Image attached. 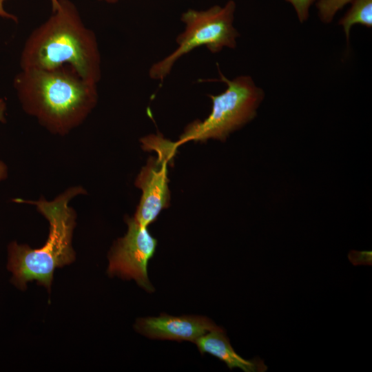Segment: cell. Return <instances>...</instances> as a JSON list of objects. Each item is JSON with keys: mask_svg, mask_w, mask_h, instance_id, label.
Returning <instances> with one entry per match:
<instances>
[{"mask_svg": "<svg viewBox=\"0 0 372 372\" xmlns=\"http://www.w3.org/2000/svg\"><path fill=\"white\" fill-rule=\"evenodd\" d=\"M6 104L3 99H0V121H4V111Z\"/></svg>", "mask_w": 372, "mask_h": 372, "instance_id": "14", "label": "cell"}, {"mask_svg": "<svg viewBox=\"0 0 372 372\" xmlns=\"http://www.w3.org/2000/svg\"><path fill=\"white\" fill-rule=\"evenodd\" d=\"M353 0H318L316 7L318 15L324 23H330L338 11Z\"/></svg>", "mask_w": 372, "mask_h": 372, "instance_id": "11", "label": "cell"}, {"mask_svg": "<svg viewBox=\"0 0 372 372\" xmlns=\"http://www.w3.org/2000/svg\"><path fill=\"white\" fill-rule=\"evenodd\" d=\"M100 1H105L107 3H114L116 2H117L118 0H100Z\"/></svg>", "mask_w": 372, "mask_h": 372, "instance_id": "17", "label": "cell"}, {"mask_svg": "<svg viewBox=\"0 0 372 372\" xmlns=\"http://www.w3.org/2000/svg\"><path fill=\"white\" fill-rule=\"evenodd\" d=\"M7 174V169L6 165L0 161V180L3 179Z\"/></svg>", "mask_w": 372, "mask_h": 372, "instance_id": "15", "label": "cell"}, {"mask_svg": "<svg viewBox=\"0 0 372 372\" xmlns=\"http://www.w3.org/2000/svg\"><path fill=\"white\" fill-rule=\"evenodd\" d=\"M135 327L137 331L152 339L192 342L209 331L222 329L204 316H172L166 313L140 318Z\"/></svg>", "mask_w": 372, "mask_h": 372, "instance_id": "8", "label": "cell"}, {"mask_svg": "<svg viewBox=\"0 0 372 372\" xmlns=\"http://www.w3.org/2000/svg\"><path fill=\"white\" fill-rule=\"evenodd\" d=\"M294 8L298 20L300 23L307 20L309 15V8L315 0H286Z\"/></svg>", "mask_w": 372, "mask_h": 372, "instance_id": "12", "label": "cell"}, {"mask_svg": "<svg viewBox=\"0 0 372 372\" xmlns=\"http://www.w3.org/2000/svg\"><path fill=\"white\" fill-rule=\"evenodd\" d=\"M20 64L21 70L69 66L96 84L101 76L96 35L83 24L70 0H59L52 16L32 31L25 43Z\"/></svg>", "mask_w": 372, "mask_h": 372, "instance_id": "2", "label": "cell"}, {"mask_svg": "<svg viewBox=\"0 0 372 372\" xmlns=\"http://www.w3.org/2000/svg\"><path fill=\"white\" fill-rule=\"evenodd\" d=\"M52 6V11L54 10L59 6V0H51Z\"/></svg>", "mask_w": 372, "mask_h": 372, "instance_id": "16", "label": "cell"}, {"mask_svg": "<svg viewBox=\"0 0 372 372\" xmlns=\"http://www.w3.org/2000/svg\"><path fill=\"white\" fill-rule=\"evenodd\" d=\"M3 1H4V0H0V17H6V18H8V19H13V20L16 21L17 18L14 15L7 12L4 10V8H3Z\"/></svg>", "mask_w": 372, "mask_h": 372, "instance_id": "13", "label": "cell"}, {"mask_svg": "<svg viewBox=\"0 0 372 372\" xmlns=\"http://www.w3.org/2000/svg\"><path fill=\"white\" fill-rule=\"evenodd\" d=\"M201 354H211L224 362L230 369L239 368L245 372H264L267 369L264 361L258 358L245 360L230 344L223 329L213 330L199 337L194 342Z\"/></svg>", "mask_w": 372, "mask_h": 372, "instance_id": "9", "label": "cell"}, {"mask_svg": "<svg viewBox=\"0 0 372 372\" xmlns=\"http://www.w3.org/2000/svg\"><path fill=\"white\" fill-rule=\"evenodd\" d=\"M175 149L169 145L156 149L158 157H150L136 177L135 185L142 190V196L134 218L144 227L154 222L169 205L167 166Z\"/></svg>", "mask_w": 372, "mask_h": 372, "instance_id": "7", "label": "cell"}, {"mask_svg": "<svg viewBox=\"0 0 372 372\" xmlns=\"http://www.w3.org/2000/svg\"><path fill=\"white\" fill-rule=\"evenodd\" d=\"M219 73L220 81L227 84V89L220 94L209 95L212 101L210 114L203 121L196 120L188 125L176 142L178 145L189 141L205 142L210 138L225 141L231 132L256 117L265 98L264 90L250 76L229 80Z\"/></svg>", "mask_w": 372, "mask_h": 372, "instance_id": "4", "label": "cell"}, {"mask_svg": "<svg viewBox=\"0 0 372 372\" xmlns=\"http://www.w3.org/2000/svg\"><path fill=\"white\" fill-rule=\"evenodd\" d=\"M235 10L236 3L230 0L223 7L214 6L203 11L189 9L184 12L181 21L185 29L176 39L178 47L152 66L150 77L163 81L180 57L200 46L205 45L212 53L219 52L224 47L235 48L239 37L233 25Z\"/></svg>", "mask_w": 372, "mask_h": 372, "instance_id": "5", "label": "cell"}, {"mask_svg": "<svg viewBox=\"0 0 372 372\" xmlns=\"http://www.w3.org/2000/svg\"><path fill=\"white\" fill-rule=\"evenodd\" d=\"M83 192L81 187H73L52 201L44 198L27 201L35 205L48 220L50 229L48 241L41 249H32L16 242L10 244L8 267L19 286L23 287L28 281L37 280L49 287L55 268L72 260L71 238L74 213L68 204L73 197Z\"/></svg>", "mask_w": 372, "mask_h": 372, "instance_id": "3", "label": "cell"}, {"mask_svg": "<svg viewBox=\"0 0 372 372\" xmlns=\"http://www.w3.org/2000/svg\"><path fill=\"white\" fill-rule=\"evenodd\" d=\"M126 221L127 232L112 249L108 271L125 278H133L147 291L153 292L154 289L148 278L147 265L156 251L157 240L147 227L140 225L134 218Z\"/></svg>", "mask_w": 372, "mask_h": 372, "instance_id": "6", "label": "cell"}, {"mask_svg": "<svg viewBox=\"0 0 372 372\" xmlns=\"http://www.w3.org/2000/svg\"><path fill=\"white\" fill-rule=\"evenodd\" d=\"M14 85L23 110L55 134H65L79 125L98 100L97 84L69 66L21 70Z\"/></svg>", "mask_w": 372, "mask_h": 372, "instance_id": "1", "label": "cell"}, {"mask_svg": "<svg viewBox=\"0 0 372 372\" xmlns=\"http://www.w3.org/2000/svg\"><path fill=\"white\" fill-rule=\"evenodd\" d=\"M351 3V8L339 21L344 28L347 42L353 25L361 24L367 28L372 26V0H353Z\"/></svg>", "mask_w": 372, "mask_h": 372, "instance_id": "10", "label": "cell"}]
</instances>
